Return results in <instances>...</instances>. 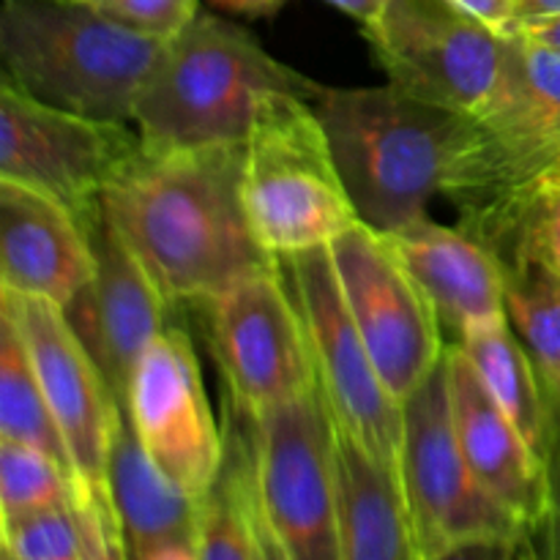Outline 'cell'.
Segmentation results:
<instances>
[{
	"mask_svg": "<svg viewBox=\"0 0 560 560\" xmlns=\"http://www.w3.org/2000/svg\"><path fill=\"white\" fill-rule=\"evenodd\" d=\"M246 145L137 148L98 206L170 306L206 304L277 266L244 208Z\"/></svg>",
	"mask_w": 560,
	"mask_h": 560,
	"instance_id": "obj_1",
	"label": "cell"
},
{
	"mask_svg": "<svg viewBox=\"0 0 560 560\" xmlns=\"http://www.w3.org/2000/svg\"><path fill=\"white\" fill-rule=\"evenodd\" d=\"M312 107L355 213L372 230L397 233L446 197L470 115L432 107L394 85H315Z\"/></svg>",
	"mask_w": 560,
	"mask_h": 560,
	"instance_id": "obj_2",
	"label": "cell"
},
{
	"mask_svg": "<svg viewBox=\"0 0 560 560\" xmlns=\"http://www.w3.org/2000/svg\"><path fill=\"white\" fill-rule=\"evenodd\" d=\"M315 85L249 31L200 11L167 42L137 96L131 126L148 148L246 145L279 104L312 96Z\"/></svg>",
	"mask_w": 560,
	"mask_h": 560,
	"instance_id": "obj_3",
	"label": "cell"
},
{
	"mask_svg": "<svg viewBox=\"0 0 560 560\" xmlns=\"http://www.w3.org/2000/svg\"><path fill=\"white\" fill-rule=\"evenodd\" d=\"M560 162V49L523 31L509 36L490 102L470 115L446 197L459 228L503 257L514 246L545 175Z\"/></svg>",
	"mask_w": 560,
	"mask_h": 560,
	"instance_id": "obj_4",
	"label": "cell"
},
{
	"mask_svg": "<svg viewBox=\"0 0 560 560\" xmlns=\"http://www.w3.org/2000/svg\"><path fill=\"white\" fill-rule=\"evenodd\" d=\"M167 42L109 20L85 0H3V77L33 98L107 124H131Z\"/></svg>",
	"mask_w": 560,
	"mask_h": 560,
	"instance_id": "obj_5",
	"label": "cell"
},
{
	"mask_svg": "<svg viewBox=\"0 0 560 560\" xmlns=\"http://www.w3.org/2000/svg\"><path fill=\"white\" fill-rule=\"evenodd\" d=\"M244 208L273 257L331 246L361 222L312 96L279 104L246 142Z\"/></svg>",
	"mask_w": 560,
	"mask_h": 560,
	"instance_id": "obj_6",
	"label": "cell"
},
{
	"mask_svg": "<svg viewBox=\"0 0 560 560\" xmlns=\"http://www.w3.org/2000/svg\"><path fill=\"white\" fill-rule=\"evenodd\" d=\"M399 485L424 560L479 539L528 541L530 534L470 468L452 416L446 355L402 402Z\"/></svg>",
	"mask_w": 560,
	"mask_h": 560,
	"instance_id": "obj_7",
	"label": "cell"
},
{
	"mask_svg": "<svg viewBox=\"0 0 560 560\" xmlns=\"http://www.w3.org/2000/svg\"><path fill=\"white\" fill-rule=\"evenodd\" d=\"M249 435L260 512L284 558L342 560L337 430L320 386L249 416Z\"/></svg>",
	"mask_w": 560,
	"mask_h": 560,
	"instance_id": "obj_8",
	"label": "cell"
},
{
	"mask_svg": "<svg viewBox=\"0 0 560 560\" xmlns=\"http://www.w3.org/2000/svg\"><path fill=\"white\" fill-rule=\"evenodd\" d=\"M290 293L304 317L317 386L342 432L375 463L397 470L402 402L383 383L345 295L328 246L279 257Z\"/></svg>",
	"mask_w": 560,
	"mask_h": 560,
	"instance_id": "obj_9",
	"label": "cell"
},
{
	"mask_svg": "<svg viewBox=\"0 0 560 560\" xmlns=\"http://www.w3.org/2000/svg\"><path fill=\"white\" fill-rule=\"evenodd\" d=\"M364 36L388 85L457 115L479 113L506 66L509 36L448 0H388Z\"/></svg>",
	"mask_w": 560,
	"mask_h": 560,
	"instance_id": "obj_10",
	"label": "cell"
},
{
	"mask_svg": "<svg viewBox=\"0 0 560 560\" xmlns=\"http://www.w3.org/2000/svg\"><path fill=\"white\" fill-rule=\"evenodd\" d=\"M200 310L228 399L244 413L260 416L315 392L304 317L279 262L241 279Z\"/></svg>",
	"mask_w": 560,
	"mask_h": 560,
	"instance_id": "obj_11",
	"label": "cell"
},
{
	"mask_svg": "<svg viewBox=\"0 0 560 560\" xmlns=\"http://www.w3.org/2000/svg\"><path fill=\"white\" fill-rule=\"evenodd\" d=\"M142 145L131 124H107L44 104L0 82V180L27 186L88 219L104 186Z\"/></svg>",
	"mask_w": 560,
	"mask_h": 560,
	"instance_id": "obj_12",
	"label": "cell"
},
{
	"mask_svg": "<svg viewBox=\"0 0 560 560\" xmlns=\"http://www.w3.org/2000/svg\"><path fill=\"white\" fill-rule=\"evenodd\" d=\"M339 290L388 392L405 402L443 361V328L388 235L355 222L331 246Z\"/></svg>",
	"mask_w": 560,
	"mask_h": 560,
	"instance_id": "obj_13",
	"label": "cell"
},
{
	"mask_svg": "<svg viewBox=\"0 0 560 560\" xmlns=\"http://www.w3.org/2000/svg\"><path fill=\"white\" fill-rule=\"evenodd\" d=\"M124 413L153 463L200 503L222 474L228 438L184 328L167 326L145 350L129 381Z\"/></svg>",
	"mask_w": 560,
	"mask_h": 560,
	"instance_id": "obj_14",
	"label": "cell"
},
{
	"mask_svg": "<svg viewBox=\"0 0 560 560\" xmlns=\"http://www.w3.org/2000/svg\"><path fill=\"white\" fill-rule=\"evenodd\" d=\"M0 310L14 317L38 383L74 463V487L109 492L107 457L120 405L71 328L63 306L3 290Z\"/></svg>",
	"mask_w": 560,
	"mask_h": 560,
	"instance_id": "obj_15",
	"label": "cell"
},
{
	"mask_svg": "<svg viewBox=\"0 0 560 560\" xmlns=\"http://www.w3.org/2000/svg\"><path fill=\"white\" fill-rule=\"evenodd\" d=\"M82 224L96 255V277L63 312L124 408L135 366L167 328L170 304L109 228L102 206Z\"/></svg>",
	"mask_w": 560,
	"mask_h": 560,
	"instance_id": "obj_16",
	"label": "cell"
},
{
	"mask_svg": "<svg viewBox=\"0 0 560 560\" xmlns=\"http://www.w3.org/2000/svg\"><path fill=\"white\" fill-rule=\"evenodd\" d=\"M96 277L88 230L52 197L0 180L3 290L69 306Z\"/></svg>",
	"mask_w": 560,
	"mask_h": 560,
	"instance_id": "obj_17",
	"label": "cell"
},
{
	"mask_svg": "<svg viewBox=\"0 0 560 560\" xmlns=\"http://www.w3.org/2000/svg\"><path fill=\"white\" fill-rule=\"evenodd\" d=\"M446 366L454 430L470 468L534 536L550 501V463L530 448L506 410L490 397L457 345L446 348Z\"/></svg>",
	"mask_w": 560,
	"mask_h": 560,
	"instance_id": "obj_18",
	"label": "cell"
},
{
	"mask_svg": "<svg viewBox=\"0 0 560 560\" xmlns=\"http://www.w3.org/2000/svg\"><path fill=\"white\" fill-rule=\"evenodd\" d=\"M388 241L454 342L468 328L506 317V266L485 241L430 217L397 230Z\"/></svg>",
	"mask_w": 560,
	"mask_h": 560,
	"instance_id": "obj_19",
	"label": "cell"
},
{
	"mask_svg": "<svg viewBox=\"0 0 560 560\" xmlns=\"http://www.w3.org/2000/svg\"><path fill=\"white\" fill-rule=\"evenodd\" d=\"M107 485L131 560L167 545H195L197 506L142 448L120 410L107 457Z\"/></svg>",
	"mask_w": 560,
	"mask_h": 560,
	"instance_id": "obj_20",
	"label": "cell"
},
{
	"mask_svg": "<svg viewBox=\"0 0 560 560\" xmlns=\"http://www.w3.org/2000/svg\"><path fill=\"white\" fill-rule=\"evenodd\" d=\"M334 430L342 560H424L397 470L375 463L337 421Z\"/></svg>",
	"mask_w": 560,
	"mask_h": 560,
	"instance_id": "obj_21",
	"label": "cell"
},
{
	"mask_svg": "<svg viewBox=\"0 0 560 560\" xmlns=\"http://www.w3.org/2000/svg\"><path fill=\"white\" fill-rule=\"evenodd\" d=\"M454 345L463 350L490 397L506 410L530 448L550 463L560 424L539 372L514 328L509 326V317L468 328Z\"/></svg>",
	"mask_w": 560,
	"mask_h": 560,
	"instance_id": "obj_22",
	"label": "cell"
},
{
	"mask_svg": "<svg viewBox=\"0 0 560 560\" xmlns=\"http://www.w3.org/2000/svg\"><path fill=\"white\" fill-rule=\"evenodd\" d=\"M503 266L509 326L528 350L560 424V279L523 235Z\"/></svg>",
	"mask_w": 560,
	"mask_h": 560,
	"instance_id": "obj_23",
	"label": "cell"
},
{
	"mask_svg": "<svg viewBox=\"0 0 560 560\" xmlns=\"http://www.w3.org/2000/svg\"><path fill=\"white\" fill-rule=\"evenodd\" d=\"M0 438L42 448L77 481L74 463L14 317L0 310Z\"/></svg>",
	"mask_w": 560,
	"mask_h": 560,
	"instance_id": "obj_24",
	"label": "cell"
},
{
	"mask_svg": "<svg viewBox=\"0 0 560 560\" xmlns=\"http://www.w3.org/2000/svg\"><path fill=\"white\" fill-rule=\"evenodd\" d=\"M74 479L58 459L27 443L0 438V514L3 525L71 503Z\"/></svg>",
	"mask_w": 560,
	"mask_h": 560,
	"instance_id": "obj_25",
	"label": "cell"
},
{
	"mask_svg": "<svg viewBox=\"0 0 560 560\" xmlns=\"http://www.w3.org/2000/svg\"><path fill=\"white\" fill-rule=\"evenodd\" d=\"M3 550L16 560H82L80 528L71 503L3 525Z\"/></svg>",
	"mask_w": 560,
	"mask_h": 560,
	"instance_id": "obj_26",
	"label": "cell"
},
{
	"mask_svg": "<svg viewBox=\"0 0 560 560\" xmlns=\"http://www.w3.org/2000/svg\"><path fill=\"white\" fill-rule=\"evenodd\" d=\"M71 509L80 528L82 560H131L129 541L109 492L74 487Z\"/></svg>",
	"mask_w": 560,
	"mask_h": 560,
	"instance_id": "obj_27",
	"label": "cell"
},
{
	"mask_svg": "<svg viewBox=\"0 0 560 560\" xmlns=\"http://www.w3.org/2000/svg\"><path fill=\"white\" fill-rule=\"evenodd\" d=\"M109 20L170 42L178 36L197 14L200 0H85Z\"/></svg>",
	"mask_w": 560,
	"mask_h": 560,
	"instance_id": "obj_28",
	"label": "cell"
},
{
	"mask_svg": "<svg viewBox=\"0 0 560 560\" xmlns=\"http://www.w3.org/2000/svg\"><path fill=\"white\" fill-rule=\"evenodd\" d=\"M523 235L560 279V189H541L530 206L517 238ZM514 238V241H517ZM512 252V249H509Z\"/></svg>",
	"mask_w": 560,
	"mask_h": 560,
	"instance_id": "obj_29",
	"label": "cell"
},
{
	"mask_svg": "<svg viewBox=\"0 0 560 560\" xmlns=\"http://www.w3.org/2000/svg\"><path fill=\"white\" fill-rule=\"evenodd\" d=\"M530 545L536 547L541 560H560V432L550 454V501L539 530L530 536Z\"/></svg>",
	"mask_w": 560,
	"mask_h": 560,
	"instance_id": "obj_30",
	"label": "cell"
},
{
	"mask_svg": "<svg viewBox=\"0 0 560 560\" xmlns=\"http://www.w3.org/2000/svg\"><path fill=\"white\" fill-rule=\"evenodd\" d=\"M448 3L468 11L470 16H476V20H481L485 25H490L492 31H498L501 36H514V33H520L514 0H448Z\"/></svg>",
	"mask_w": 560,
	"mask_h": 560,
	"instance_id": "obj_31",
	"label": "cell"
},
{
	"mask_svg": "<svg viewBox=\"0 0 560 560\" xmlns=\"http://www.w3.org/2000/svg\"><path fill=\"white\" fill-rule=\"evenodd\" d=\"M523 541L512 539H479L452 547L432 560H517Z\"/></svg>",
	"mask_w": 560,
	"mask_h": 560,
	"instance_id": "obj_32",
	"label": "cell"
},
{
	"mask_svg": "<svg viewBox=\"0 0 560 560\" xmlns=\"http://www.w3.org/2000/svg\"><path fill=\"white\" fill-rule=\"evenodd\" d=\"M326 3H331L334 9L345 11V14L359 20L364 27H370L372 22H377V16L386 11L388 0H326Z\"/></svg>",
	"mask_w": 560,
	"mask_h": 560,
	"instance_id": "obj_33",
	"label": "cell"
},
{
	"mask_svg": "<svg viewBox=\"0 0 560 560\" xmlns=\"http://www.w3.org/2000/svg\"><path fill=\"white\" fill-rule=\"evenodd\" d=\"M514 9H517L520 31H523V25H530V22L560 16V0H514Z\"/></svg>",
	"mask_w": 560,
	"mask_h": 560,
	"instance_id": "obj_34",
	"label": "cell"
},
{
	"mask_svg": "<svg viewBox=\"0 0 560 560\" xmlns=\"http://www.w3.org/2000/svg\"><path fill=\"white\" fill-rule=\"evenodd\" d=\"M217 9L230 11V14H244V16H266L273 14L284 0H208Z\"/></svg>",
	"mask_w": 560,
	"mask_h": 560,
	"instance_id": "obj_35",
	"label": "cell"
},
{
	"mask_svg": "<svg viewBox=\"0 0 560 560\" xmlns=\"http://www.w3.org/2000/svg\"><path fill=\"white\" fill-rule=\"evenodd\" d=\"M523 33L534 42L547 44V47L560 49V16H552V20H539L530 22V25H523Z\"/></svg>",
	"mask_w": 560,
	"mask_h": 560,
	"instance_id": "obj_36",
	"label": "cell"
},
{
	"mask_svg": "<svg viewBox=\"0 0 560 560\" xmlns=\"http://www.w3.org/2000/svg\"><path fill=\"white\" fill-rule=\"evenodd\" d=\"M257 501H260V498H257ZM257 560H288L284 558V552L279 550L271 530H268L266 520H262V512H260V536H257Z\"/></svg>",
	"mask_w": 560,
	"mask_h": 560,
	"instance_id": "obj_37",
	"label": "cell"
},
{
	"mask_svg": "<svg viewBox=\"0 0 560 560\" xmlns=\"http://www.w3.org/2000/svg\"><path fill=\"white\" fill-rule=\"evenodd\" d=\"M137 560H200V558H197L195 545H167V547H159V550L148 552V556L137 558Z\"/></svg>",
	"mask_w": 560,
	"mask_h": 560,
	"instance_id": "obj_38",
	"label": "cell"
},
{
	"mask_svg": "<svg viewBox=\"0 0 560 560\" xmlns=\"http://www.w3.org/2000/svg\"><path fill=\"white\" fill-rule=\"evenodd\" d=\"M541 189H560V162L545 175V184H541Z\"/></svg>",
	"mask_w": 560,
	"mask_h": 560,
	"instance_id": "obj_39",
	"label": "cell"
},
{
	"mask_svg": "<svg viewBox=\"0 0 560 560\" xmlns=\"http://www.w3.org/2000/svg\"><path fill=\"white\" fill-rule=\"evenodd\" d=\"M520 560H541V558H539V552H536V547L530 545V539L525 541L523 550H520Z\"/></svg>",
	"mask_w": 560,
	"mask_h": 560,
	"instance_id": "obj_40",
	"label": "cell"
},
{
	"mask_svg": "<svg viewBox=\"0 0 560 560\" xmlns=\"http://www.w3.org/2000/svg\"><path fill=\"white\" fill-rule=\"evenodd\" d=\"M0 560H16L14 556H11V552L9 550H3V552H0Z\"/></svg>",
	"mask_w": 560,
	"mask_h": 560,
	"instance_id": "obj_41",
	"label": "cell"
}]
</instances>
